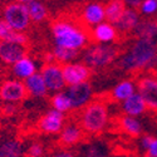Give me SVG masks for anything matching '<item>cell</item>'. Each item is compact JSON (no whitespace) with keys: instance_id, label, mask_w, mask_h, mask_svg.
<instances>
[{"instance_id":"cell-1","label":"cell","mask_w":157,"mask_h":157,"mask_svg":"<svg viewBox=\"0 0 157 157\" xmlns=\"http://www.w3.org/2000/svg\"><path fill=\"white\" fill-rule=\"evenodd\" d=\"M117 60L118 67L128 73H147L153 71L157 67V40L136 38Z\"/></svg>"},{"instance_id":"cell-2","label":"cell","mask_w":157,"mask_h":157,"mask_svg":"<svg viewBox=\"0 0 157 157\" xmlns=\"http://www.w3.org/2000/svg\"><path fill=\"white\" fill-rule=\"evenodd\" d=\"M54 45L64 47L82 52L90 40L89 32L81 23H75L71 19H56L50 24Z\"/></svg>"},{"instance_id":"cell-3","label":"cell","mask_w":157,"mask_h":157,"mask_svg":"<svg viewBox=\"0 0 157 157\" xmlns=\"http://www.w3.org/2000/svg\"><path fill=\"white\" fill-rule=\"evenodd\" d=\"M78 123L88 136H98L103 133L109 124L108 104L103 99H92L81 109Z\"/></svg>"},{"instance_id":"cell-4","label":"cell","mask_w":157,"mask_h":157,"mask_svg":"<svg viewBox=\"0 0 157 157\" xmlns=\"http://www.w3.org/2000/svg\"><path fill=\"white\" fill-rule=\"evenodd\" d=\"M121 54L120 47L114 43L103 44V43H93L88 44L81 52V59L84 62L90 69H101L109 67L112 63L118 59Z\"/></svg>"},{"instance_id":"cell-5","label":"cell","mask_w":157,"mask_h":157,"mask_svg":"<svg viewBox=\"0 0 157 157\" xmlns=\"http://www.w3.org/2000/svg\"><path fill=\"white\" fill-rule=\"evenodd\" d=\"M2 19H4L10 27L18 30V32H25L30 27V18L27 4L19 3L17 0L14 2H8L2 11Z\"/></svg>"},{"instance_id":"cell-6","label":"cell","mask_w":157,"mask_h":157,"mask_svg":"<svg viewBox=\"0 0 157 157\" xmlns=\"http://www.w3.org/2000/svg\"><path fill=\"white\" fill-rule=\"evenodd\" d=\"M65 92H67V94L71 99L73 112L81 111L86 104H88L94 97V89H93L92 83L89 81H84V82L77 83V84L67 86Z\"/></svg>"},{"instance_id":"cell-7","label":"cell","mask_w":157,"mask_h":157,"mask_svg":"<svg viewBox=\"0 0 157 157\" xmlns=\"http://www.w3.org/2000/svg\"><path fill=\"white\" fill-rule=\"evenodd\" d=\"M137 92L142 96L147 109L157 112V79L152 73H143L137 78Z\"/></svg>"},{"instance_id":"cell-8","label":"cell","mask_w":157,"mask_h":157,"mask_svg":"<svg viewBox=\"0 0 157 157\" xmlns=\"http://www.w3.org/2000/svg\"><path fill=\"white\" fill-rule=\"evenodd\" d=\"M29 97L24 81L18 78H9L0 83V101L20 103Z\"/></svg>"},{"instance_id":"cell-9","label":"cell","mask_w":157,"mask_h":157,"mask_svg":"<svg viewBox=\"0 0 157 157\" xmlns=\"http://www.w3.org/2000/svg\"><path fill=\"white\" fill-rule=\"evenodd\" d=\"M40 74L48 87L49 93L60 92V90H64L67 88L60 63L58 62L44 63L43 67L40 68Z\"/></svg>"},{"instance_id":"cell-10","label":"cell","mask_w":157,"mask_h":157,"mask_svg":"<svg viewBox=\"0 0 157 157\" xmlns=\"http://www.w3.org/2000/svg\"><path fill=\"white\" fill-rule=\"evenodd\" d=\"M63 77L67 86L77 84L84 81H89L92 77V69H90L84 62H69L62 64Z\"/></svg>"},{"instance_id":"cell-11","label":"cell","mask_w":157,"mask_h":157,"mask_svg":"<svg viewBox=\"0 0 157 157\" xmlns=\"http://www.w3.org/2000/svg\"><path fill=\"white\" fill-rule=\"evenodd\" d=\"M65 120H67L65 113L50 108L38 121V129L39 132L44 135H58L65 124Z\"/></svg>"},{"instance_id":"cell-12","label":"cell","mask_w":157,"mask_h":157,"mask_svg":"<svg viewBox=\"0 0 157 157\" xmlns=\"http://www.w3.org/2000/svg\"><path fill=\"white\" fill-rule=\"evenodd\" d=\"M118 30L113 23L104 20L94 27L90 28L89 36L94 43H103V44H111L116 43L118 39Z\"/></svg>"},{"instance_id":"cell-13","label":"cell","mask_w":157,"mask_h":157,"mask_svg":"<svg viewBox=\"0 0 157 157\" xmlns=\"http://www.w3.org/2000/svg\"><path fill=\"white\" fill-rule=\"evenodd\" d=\"M58 135H59V138H58L59 145L62 147L71 148L77 146L78 143H81L86 133L78 122H68L63 126L62 131Z\"/></svg>"},{"instance_id":"cell-14","label":"cell","mask_w":157,"mask_h":157,"mask_svg":"<svg viewBox=\"0 0 157 157\" xmlns=\"http://www.w3.org/2000/svg\"><path fill=\"white\" fill-rule=\"evenodd\" d=\"M104 20H106V14H104V5L102 3L92 2L83 6L81 13V23L86 28L90 29Z\"/></svg>"},{"instance_id":"cell-15","label":"cell","mask_w":157,"mask_h":157,"mask_svg":"<svg viewBox=\"0 0 157 157\" xmlns=\"http://www.w3.org/2000/svg\"><path fill=\"white\" fill-rule=\"evenodd\" d=\"M28 53V47L13 42H2L0 45V62L5 65L14 64Z\"/></svg>"},{"instance_id":"cell-16","label":"cell","mask_w":157,"mask_h":157,"mask_svg":"<svg viewBox=\"0 0 157 157\" xmlns=\"http://www.w3.org/2000/svg\"><path fill=\"white\" fill-rule=\"evenodd\" d=\"M10 69H11L13 77L18 78L20 81H24L32 74L38 72V65H36V62L32 57L25 54L19 60H17L14 64H11Z\"/></svg>"},{"instance_id":"cell-17","label":"cell","mask_w":157,"mask_h":157,"mask_svg":"<svg viewBox=\"0 0 157 157\" xmlns=\"http://www.w3.org/2000/svg\"><path fill=\"white\" fill-rule=\"evenodd\" d=\"M140 20H141V14L137 9L126 8L123 14L114 23V25H116L117 30H118V33L129 34V33H133V30L138 25Z\"/></svg>"},{"instance_id":"cell-18","label":"cell","mask_w":157,"mask_h":157,"mask_svg":"<svg viewBox=\"0 0 157 157\" xmlns=\"http://www.w3.org/2000/svg\"><path fill=\"white\" fill-rule=\"evenodd\" d=\"M121 111L123 114L141 117L142 114L146 113L147 106H146L145 101H143L142 96L138 92H136L121 102Z\"/></svg>"},{"instance_id":"cell-19","label":"cell","mask_w":157,"mask_h":157,"mask_svg":"<svg viewBox=\"0 0 157 157\" xmlns=\"http://www.w3.org/2000/svg\"><path fill=\"white\" fill-rule=\"evenodd\" d=\"M137 92V83L133 78H126L122 79L121 82L117 83L109 93V97L114 102H122L129 96H132L133 93Z\"/></svg>"},{"instance_id":"cell-20","label":"cell","mask_w":157,"mask_h":157,"mask_svg":"<svg viewBox=\"0 0 157 157\" xmlns=\"http://www.w3.org/2000/svg\"><path fill=\"white\" fill-rule=\"evenodd\" d=\"M24 83H25V87H27L28 94L33 98H44L49 93L48 87L39 72L32 74L27 79H24Z\"/></svg>"},{"instance_id":"cell-21","label":"cell","mask_w":157,"mask_h":157,"mask_svg":"<svg viewBox=\"0 0 157 157\" xmlns=\"http://www.w3.org/2000/svg\"><path fill=\"white\" fill-rule=\"evenodd\" d=\"M117 123H118V127L122 132L129 137H141L143 132V126L142 122L138 120V117L122 114L118 117Z\"/></svg>"},{"instance_id":"cell-22","label":"cell","mask_w":157,"mask_h":157,"mask_svg":"<svg viewBox=\"0 0 157 157\" xmlns=\"http://www.w3.org/2000/svg\"><path fill=\"white\" fill-rule=\"evenodd\" d=\"M0 40L28 45L29 39H28L27 34H25V32L14 30L4 19H0Z\"/></svg>"},{"instance_id":"cell-23","label":"cell","mask_w":157,"mask_h":157,"mask_svg":"<svg viewBox=\"0 0 157 157\" xmlns=\"http://www.w3.org/2000/svg\"><path fill=\"white\" fill-rule=\"evenodd\" d=\"M25 155L24 145L17 138H6L0 142V157H19Z\"/></svg>"},{"instance_id":"cell-24","label":"cell","mask_w":157,"mask_h":157,"mask_svg":"<svg viewBox=\"0 0 157 157\" xmlns=\"http://www.w3.org/2000/svg\"><path fill=\"white\" fill-rule=\"evenodd\" d=\"M27 8H28L30 21L33 24H40V23H43L44 20L48 19V15H49L48 8L45 6L44 3L40 2V0L30 2L29 4H27Z\"/></svg>"},{"instance_id":"cell-25","label":"cell","mask_w":157,"mask_h":157,"mask_svg":"<svg viewBox=\"0 0 157 157\" xmlns=\"http://www.w3.org/2000/svg\"><path fill=\"white\" fill-rule=\"evenodd\" d=\"M126 5L123 0H108L107 4H104V14H106V20L109 23H116L121 18Z\"/></svg>"},{"instance_id":"cell-26","label":"cell","mask_w":157,"mask_h":157,"mask_svg":"<svg viewBox=\"0 0 157 157\" xmlns=\"http://www.w3.org/2000/svg\"><path fill=\"white\" fill-rule=\"evenodd\" d=\"M136 38H143V39H156L157 38V27L155 21L151 19H141L136 29L132 33Z\"/></svg>"},{"instance_id":"cell-27","label":"cell","mask_w":157,"mask_h":157,"mask_svg":"<svg viewBox=\"0 0 157 157\" xmlns=\"http://www.w3.org/2000/svg\"><path fill=\"white\" fill-rule=\"evenodd\" d=\"M50 106H52V108L58 109V111H60L65 114L73 112L71 99H69L67 92H65V89L60 90V92L53 93V96L50 97Z\"/></svg>"},{"instance_id":"cell-28","label":"cell","mask_w":157,"mask_h":157,"mask_svg":"<svg viewBox=\"0 0 157 157\" xmlns=\"http://www.w3.org/2000/svg\"><path fill=\"white\" fill-rule=\"evenodd\" d=\"M52 53L54 56L56 62H58L60 64L73 62L81 56L79 50H74V49L64 48V47H58V45H54V49L52 50Z\"/></svg>"},{"instance_id":"cell-29","label":"cell","mask_w":157,"mask_h":157,"mask_svg":"<svg viewBox=\"0 0 157 157\" xmlns=\"http://www.w3.org/2000/svg\"><path fill=\"white\" fill-rule=\"evenodd\" d=\"M141 148L148 157H157V137L151 135H143L140 138Z\"/></svg>"},{"instance_id":"cell-30","label":"cell","mask_w":157,"mask_h":157,"mask_svg":"<svg viewBox=\"0 0 157 157\" xmlns=\"http://www.w3.org/2000/svg\"><path fill=\"white\" fill-rule=\"evenodd\" d=\"M140 14L146 17V18H151L153 15L157 14V0H142V3L138 8Z\"/></svg>"},{"instance_id":"cell-31","label":"cell","mask_w":157,"mask_h":157,"mask_svg":"<svg viewBox=\"0 0 157 157\" xmlns=\"http://www.w3.org/2000/svg\"><path fill=\"white\" fill-rule=\"evenodd\" d=\"M25 155L30 157H42L45 155V147L40 142H33L32 145L25 150Z\"/></svg>"},{"instance_id":"cell-32","label":"cell","mask_w":157,"mask_h":157,"mask_svg":"<svg viewBox=\"0 0 157 157\" xmlns=\"http://www.w3.org/2000/svg\"><path fill=\"white\" fill-rule=\"evenodd\" d=\"M19 111L18 103L13 102H2V108H0V113L5 117H13L15 116Z\"/></svg>"},{"instance_id":"cell-33","label":"cell","mask_w":157,"mask_h":157,"mask_svg":"<svg viewBox=\"0 0 157 157\" xmlns=\"http://www.w3.org/2000/svg\"><path fill=\"white\" fill-rule=\"evenodd\" d=\"M123 3L126 5V8H131V9H137L140 8L142 0H123Z\"/></svg>"},{"instance_id":"cell-34","label":"cell","mask_w":157,"mask_h":157,"mask_svg":"<svg viewBox=\"0 0 157 157\" xmlns=\"http://www.w3.org/2000/svg\"><path fill=\"white\" fill-rule=\"evenodd\" d=\"M59 152H56V153H53L54 156H65V157H72V156H74V153L73 152H69L68 150H67V147H63V148H60V150H58Z\"/></svg>"},{"instance_id":"cell-35","label":"cell","mask_w":157,"mask_h":157,"mask_svg":"<svg viewBox=\"0 0 157 157\" xmlns=\"http://www.w3.org/2000/svg\"><path fill=\"white\" fill-rule=\"evenodd\" d=\"M50 62H56V59H54V56H53V53H47L45 54V57H44V63H50Z\"/></svg>"},{"instance_id":"cell-36","label":"cell","mask_w":157,"mask_h":157,"mask_svg":"<svg viewBox=\"0 0 157 157\" xmlns=\"http://www.w3.org/2000/svg\"><path fill=\"white\" fill-rule=\"evenodd\" d=\"M19 3H23V4H29L30 2H34V0H17Z\"/></svg>"},{"instance_id":"cell-37","label":"cell","mask_w":157,"mask_h":157,"mask_svg":"<svg viewBox=\"0 0 157 157\" xmlns=\"http://www.w3.org/2000/svg\"><path fill=\"white\" fill-rule=\"evenodd\" d=\"M152 74L155 75V78H156V79H157V67H156V68H155V69L152 71Z\"/></svg>"},{"instance_id":"cell-38","label":"cell","mask_w":157,"mask_h":157,"mask_svg":"<svg viewBox=\"0 0 157 157\" xmlns=\"http://www.w3.org/2000/svg\"><path fill=\"white\" fill-rule=\"evenodd\" d=\"M155 24H156V27H157V17H156V19H155Z\"/></svg>"},{"instance_id":"cell-39","label":"cell","mask_w":157,"mask_h":157,"mask_svg":"<svg viewBox=\"0 0 157 157\" xmlns=\"http://www.w3.org/2000/svg\"><path fill=\"white\" fill-rule=\"evenodd\" d=\"M0 2H6L8 3V2H10V0H0Z\"/></svg>"},{"instance_id":"cell-40","label":"cell","mask_w":157,"mask_h":157,"mask_svg":"<svg viewBox=\"0 0 157 157\" xmlns=\"http://www.w3.org/2000/svg\"><path fill=\"white\" fill-rule=\"evenodd\" d=\"M0 108H2V101H0Z\"/></svg>"},{"instance_id":"cell-41","label":"cell","mask_w":157,"mask_h":157,"mask_svg":"<svg viewBox=\"0 0 157 157\" xmlns=\"http://www.w3.org/2000/svg\"><path fill=\"white\" fill-rule=\"evenodd\" d=\"M0 45H2V40H0Z\"/></svg>"}]
</instances>
